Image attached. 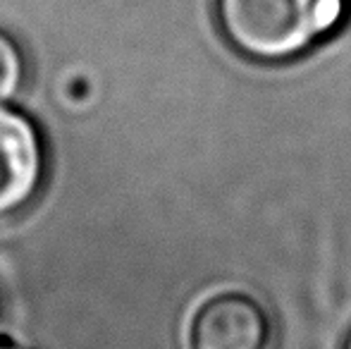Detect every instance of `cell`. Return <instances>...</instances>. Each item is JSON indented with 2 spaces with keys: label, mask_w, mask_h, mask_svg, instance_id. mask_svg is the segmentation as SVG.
<instances>
[{
  "label": "cell",
  "mask_w": 351,
  "mask_h": 349,
  "mask_svg": "<svg viewBox=\"0 0 351 349\" xmlns=\"http://www.w3.org/2000/svg\"><path fill=\"white\" fill-rule=\"evenodd\" d=\"M351 0H213L227 46L261 65H282L323 46L347 24Z\"/></svg>",
  "instance_id": "cell-1"
},
{
  "label": "cell",
  "mask_w": 351,
  "mask_h": 349,
  "mask_svg": "<svg viewBox=\"0 0 351 349\" xmlns=\"http://www.w3.org/2000/svg\"><path fill=\"white\" fill-rule=\"evenodd\" d=\"M46 154L36 125L27 115L0 108V220L36 199Z\"/></svg>",
  "instance_id": "cell-2"
},
{
  "label": "cell",
  "mask_w": 351,
  "mask_h": 349,
  "mask_svg": "<svg viewBox=\"0 0 351 349\" xmlns=\"http://www.w3.org/2000/svg\"><path fill=\"white\" fill-rule=\"evenodd\" d=\"M270 318L254 297L222 292L206 299L189 323V349H265Z\"/></svg>",
  "instance_id": "cell-3"
},
{
  "label": "cell",
  "mask_w": 351,
  "mask_h": 349,
  "mask_svg": "<svg viewBox=\"0 0 351 349\" xmlns=\"http://www.w3.org/2000/svg\"><path fill=\"white\" fill-rule=\"evenodd\" d=\"M24 82V56L17 41L0 29V103L17 96Z\"/></svg>",
  "instance_id": "cell-4"
},
{
  "label": "cell",
  "mask_w": 351,
  "mask_h": 349,
  "mask_svg": "<svg viewBox=\"0 0 351 349\" xmlns=\"http://www.w3.org/2000/svg\"><path fill=\"white\" fill-rule=\"evenodd\" d=\"M0 349H24V347H17V345H10V342H0Z\"/></svg>",
  "instance_id": "cell-5"
},
{
  "label": "cell",
  "mask_w": 351,
  "mask_h": 349,
  "mask_svg": "<svg viewBox=\"0 0 351 349\" xmlns=\"http://www.w3.org/2000/svg\"><path fill=\"white\" fill-rule=\"evenodd\" d=\"M344 349H351V330H349V335H347V342H344Z\"/></svg>",
  "instance_id": "cell-6"
}]
</instances>
